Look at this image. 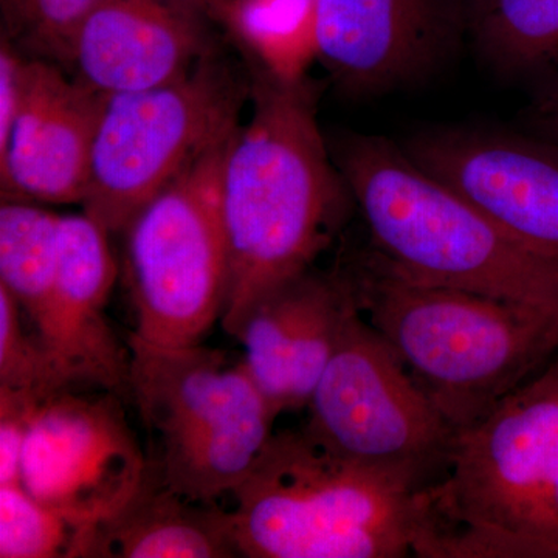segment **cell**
Segmentation results:
<instances>
[{"mask_svg": "<svg viewBox=\"0 0 558 558\" xmlns=\"http://www.w3.org/2000/svg\"><path fill=\"white\" fill-rule=\"evenodd\" d=\"M318 89L252 61L248 123L234 134L222 196L229 282L222 328L240 336L264 296L311 269L354 201L318 126Z\"/></svg>", "mask_w": 558, "mask_h": 558, "instance_id": "cell-1", "label": "cell"}, {"mask_svg": "<svg viewBox=\"0 0 558 558\" xmlns=\"http://www.w3.org/2000/svg\"><path fill=\"white\" fill-rule=\"evenodd\" d=\"M108 231L87 215L61 216L60 258L53 290L36 337L65 387L95 385L130 391V349L117 340L106 319L117 266Z\"/></svg>", "mask_w": 558, "mask_h": 558, "instance_id": "cell-15", "label": "cell"}, {"mask_svg": "<svg viewBox=\"0 0 558 558\" xmlns=\"http://www.w3.org/2000/svg\"><path fill=\"white\" fill-rule=\"evenodd\" d=\"M87 531L32 497L22 484L0 486V557L73 558Z\"/></svg>", "mask_w": 558, "mask_h": 558, "instance_id": "cell-22", "label": "cell"}, {"mask_svg": "<svg viewBox=\"0 0 558 558\" xmlns=\"http://www.w3.org/2000/svg\"><path fill=\"white\" fill-rule=\"evenodd\" d=\"M130 389L140 416L159 439L156 468L165 486L215 505L233 494L274 435L271 409L244 362L197 344L163 348L132 333Z\"/></svg>", "mask_w": 558, "mask_h": 558, "instance_id": "cell-6", "label": "cell"}, {"mask_svg": "<svg viewBox=\"0 0 558 558\" xmlns=\"http://www.w3.org/2000/svg\"><path fill=\"white\" fill-rule=\"evenodd\" d=\"M61 216L28 201L0 205V286L32 325L53 290L60 258Z\"/></svg>", "mask_w": 558, "mask_h": 558, "instance_id": "cell-19", "label": "cell"}, {"mask_svg": "<svg viewBox=\"0 0 558 558\" xmlns=\"http://www.w3.org/2000/svg\"><path fill=\"white\" fill-rule=\"evenodd\" d=\"M250 83L219 57L150 89L110 95L102 110L84 215L108 233L126 231L165 186L238 126Z\"/></svg>", "mask_w": 558, "mask_h": 558, "instance_id": "cell-8", "label": "cell"}, {"mask_svg": "<svg viewBox=\"0 0 558 558\" xmlns=\"http://www.w3.org/2000/svg\"><path fill=\"white\" fill-rule=\"evenodd\" d=\"M425 557L558 558V355L458 432Z\"/></svg>", "mask_w": 558, "mask_h": 558, "instance_id": "cell-5", "label": "cell"}, {"mask_svg": "<svg viewBox=\"0 0 558 558\" xmlns=\"http://www.w3.org/2000/svg\"><path fill=\"white\" fill-rule=\"evenodd\" d=\"M307 409L304 432L341 458L417 490L446 475L457 429L357 304Z\"/></svg>", "mask_w": 558, "mask_h": 558, "instance_id": "cell-9", "label": "cell"}, {"mask_svg": "<svg viewBox=\"0 0 558 558\" xmlns=\"http://www.w3.org/2000/svg\"><path fill=\"white\" fill-rule=\"evenodd\" d=\"M472 27L492 65L537 90L558 86V0H490Z\"/></svg>", "mask_w": 558, "mask_h": 558, "instance_id": "cell-18", "label": "cell"}, {"mask_svg": "<svg viewBox=\"0 0 558 558\" xmlns=\"http://www.w3.org/2000/svg\"><path fill=\"white\" fill-rule=\"evenodd\" d=\"M490 2V0H468L469 11H470V24H472V21L475 20L476 16L486 9L487 3Z\"/></svg>", "mask_w": 558, "mask_h": 558, "instance_id": "cell-27", "label": "cell"}, {"mask_svg": "<svg viewBox=\"0 0 558 558\" xmlns=\"http://www.w3.org/2000/svg\"><path fill=\"white\" fill-rule=\"evenodd\" d=\"M215 21L205 0H98L65 70L108 97L161 86L218 50Z\"/></svg>", "mask_w": 558, "mask_h": 558, "instance_id": "cell-14", "label": "cell"}, {"mask_svg": "<svg viewBox=\"0 0 558 558\" xmlns=\"http://www.w3.org/2000/svg\"><path fill=\"white\" fill-rule=\"evenodd\" d=\"M80 557L229 558L242 557L230 513L171 490L154 464L130 501L90 529Z\"/></svg>", "mask_w": 558, "mask_h": 558, "instance_id": "cell-17", "label": "cell"}, {"mask_svg": "<svg viewBox=\"0 0 558 558\" xmlns=\"http://www.w3.org/2000/svg\"><path fill=\"white\" fill-rule=\"evenodd\" d=\"M22 311L0 286V388L28 392L40 400L69 389L51 365L35 330L28 332Z\"/></svg>", "mask_w": 558, "mask_h": 558, "instance_id": "cell-23", "label": "cell"}, {"mask_svg": "<svg viewBox=\"0 0 558 558\" xmlns=\"http://www.w3.org/2000/svg\"><path fill=\"white\" fill-rule=\"evenodd\" d=\"M226 22L252 61L278 78H306L318 58L315 0H233Z\"/></svg>", "mask_w": 558, "mask_h": 558, "instance_id": "cell-20", "label": "cell"}, {"mask_svg": "<svg viewBox=\"0 0 558 558\" xmlns=\"http://www.w3.org/2000/svg\"><path fill=\"white\" fill-rule=\"evenodd\" d=\"M333 160L374 253L411 281L558 312V255L527 244L379 135L347 134Z\"/></svg>", "mask_w": 558, "mask_h": 558, "instance_id": "cell-2", "label": "cell"}, {"mask_svg": "<svg viewBox=\"0 0 558 558\" xmlns=\"http://www.w3.org/2000/svg\"><path fill=\"white\" fill-rule=\"evenodd\" d=\"M146 470L119 402L110 395L87 398L65 389L36 410L21 484L76 526L90 529L130 501Z\"/></svg>", "mask_w": 558, "mask_h": 558, "instance_id": "cell-10", "label": "cell"}, {"mask_svg": "<svg viewBox=\"0 0 558 558\" xmlns=\"http://www.w3.org/2000/svg\"><path fill=\"white\" fill-rule=\"evenodd\" d=\"M527 119L529 134L558 146V86L537 90Z\"/></svg>", "mask_w": 558, "mask_h": 558, "instance_id": "cell-25", "label": "cell"}, {"mask_svg": "<svg viewBox=\"0 0 558 558\" xmlns=\"http://www.w3.org/2000/svg\"><path fill=\"white\" fill-rule=\"evenodd\" d=\"M43 400L0 388V486L21 484V462L33 417Z\"/></svg>", "mask_w": 558, "mask_h": 558, "instance_id": "cell-24", "label": "cell"}, {"mask_svg": "<svg viewBox=\"0 0 558 558\" xmlns=\"http://www.w3.org/2000/svg\"><path fill=\"white\" fill-rule=\"evenodd\" d=\"M318 60L349 97L428 78L470 22L462 0H315Z\"/></svg>", "mask_w": 558, "mask_h": 558, "instance_id": "cell-11", "label": "cell"}, {"mask_svg": "<svg viewBox=\"0 0 558 558\" xmlns=\"http://www.w3.org/2000/svg\"><path fill=\"white\" fill-rule=\"evenodd\" d=\"M403 149L517 238L558 255V146L531 134L424 131Z\"/></svg>", "mask_w": 558, "mask_h": 558, "instance_id": "cell-12", "label": "cell"}, {"mask_svg": "<svg viewBox=\"0 0 558 558\" xmlns=\"http://www.w3.org/2000/svg\"><path fill=\"white\" fill-rule=\"evenodd\" d=\"M205 2H207L211 13L215 14L216 20L226 22L233 0H205Z\"/></svg>", "mask_w": 558, "mask_h": 558, "instance_id": "cell-26", "label": "cell"}, {"mask_svg": "<svg viewBox=\"0 0 558 558\" xmlns=\"http://www.w3.org/2000/svg\"><path fill=\"white\" fill-rule=\"evenodd\" d=\"M233 495L242 557H418L427 538V488L341 458L303 428L274 433Z\"/></svg>", "mask_w": 558, "mask_h": 558, "instance_id": "cell-4", "label": "cell"}, {"mask_svg": "<svg viewBox=\"0 0 558 558\" xmlns=\"http://www.w3.org/2000/svg\"><path fill=\"white\" fill-rule=\"evenodd\" d=\"M106 101L61 65L24 57L20 109L0 149L2 201L83 204Z\"/></svg>", "mask_w": 558, "mask_h": 558, "instance_id": "cell-13", "label": "cell"}, {"mask_svg": "<svg viewBox=\"0 0 558 558\" xmlns=\"http://www.w3.org/2000/svg\"><path fill=\"white\" fill-rule=\"evenodd\" d=\"M360 314L457 432L558 355V312L400 277L376 255L347 269Z\"/></svg>", "mask_w": 558, "mask_h": 558, "instance_id": "cell-3", "label": "cell"}, {"mask_svg": "<svg viewBox=\"0 0 558 558\" xmlns=\"http://www.w3.org/2000/svg\"><path fill=\"white\" fill-rule=\"evenodd\" d=\"M233 130L202 150L128 227L134 336L163 348L202 344L222 318L229 244L222 180Z\"/></svg>", "mask_w": 558, "mask_h": 558, "instance_id": "cell-7", "label": "cell"}, {"mask_svg": "<svg viewBox=\"0 0 558 558\" xmlns=\"http://www.w3.org/2000/svg\"><path fill=\"white\" fill-rule=\"evenodd\" d=\"M98 0H0V39L22 57L68 68L81 22Z\"/></svg>", "mask_w": 558, "mask_h": 558, "instance_id": "cell-21", "label": "cell"}, {"mask_svg": "<svg viewBox=\"0 0 558 558\" xmlns=\"http://www.w3.org/2000/svg\"><path fill=\"white\" fill-rule=\"evenodd\" d=\"M355 300L340 270L304 271L250 312L238 340L245 368L278 414L310 405Z\"/></svg>", "mask_w": 558, "mask_h": 558, "instance_id": "cell-16", "label": "cell"}]
</instances>
